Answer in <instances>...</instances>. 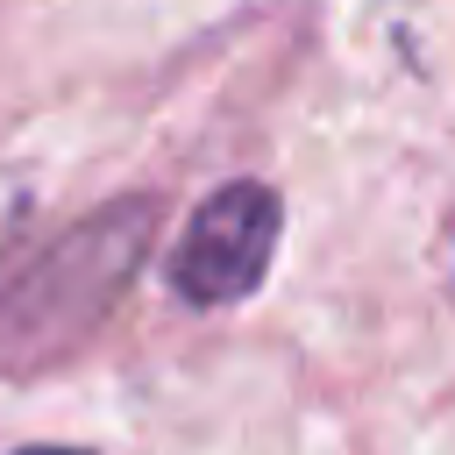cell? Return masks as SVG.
<instances>
[{
    "instance_id": "1",
    "label": "cell",
    "mask_w": 455,
    "mask_h": 455,
    "mask_svg": "<svg viewBox=\"0 0 455 455\" xmlns=\"http://www.w3.org/2000/svg\"><path fill=\"white\" fill-rule=\"evenodd\" d=\"M149 235H156V199L135 192L85 213L57 242L14 256L0 270V377H36L78 355L121 306L128 277L142 270Z\"/></svg>"
},
{
    "instance_id": "2",
    "label": "cell",
    "mask_w": 455,
    "mask_h": 455,
    "mask_svg": "<svg viewBox=\"0 0 455 455\" xmlns=\"http://www.w3.org/2000/svg\"><path fill=\"white\" fill-rule=\"evenodd\" d=\"M277 228H284V206L270 185L256 178H235L220 192L199 199V213L185 220L178 249H171V291L185 306H235L263 284L270 256H277Z\"/></svg>"
},
{
    "instance_id": "3",
    "label": "cell",
    "mask_w": 455,
    "mask_h": 455,
    "mask_svg": "<svg viewBox=\"0 0 455 455\" xmlns=\"http://www.w3.org/2000/svg\"><path fill=\"white\" fill-rule=\"evenodd\" d=\"M14 455H85V448H14Z\"/></svg>"
}]
</instances>
